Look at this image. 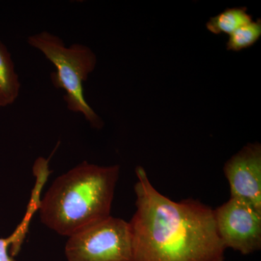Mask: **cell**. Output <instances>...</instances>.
<instances>
[{"label":"cell","instance_id":"cell-1","mask_svg":"<svg viewBox=\"0 0 261 261\" xmlns=\"http://www.w3.org/2000/svg\"><path fill=\"white\" fill-rule=\"evenodd\" d=\"M136 211L129 223L132 261H225L214 209L194 199L171 200L136 168Z\"/></svg>","mask_w":261,"mask_h":261},{"label":"cell","instance_id":"cell-2","mask_svg":"<svg viewBox=\"0 0 261 261\" xmlns=\"http://www.w3.org/2000/svg\"><path fill=\"white\" fill-rule=\"evenodd\" d=\"M118 165L81 163L57 178L39 204L41 221L70 237L111 216Z\"/></svg>","mask_w":261,"mask_h":261},{"label":"cell","instance_id":"cell-3","mask_svg":"<svg viewBox=\"0 0 261 261\" xmlns=\"http://www.w3.org/2000/svg\"><path fill=\"white\" fill-rule=\"evenodd\" d=\"M31 47L35 48L56 67L51 73L53 85L65 92L64 101L69 111L80 113L94 128L103 126V121L87 102L84 83L95 69L97 59L92 49L82 44L65 46L61 37L42 32L28 38Z\"/></svg>","mask_w":261,"mask_h":261},{"label":"cell","instance_id":"cell-4","mask_svg":"<svg viewBox=\"0 0 261 261\" xmlns=\"http://www.w3.org/2000/svg\"><path fill=\"white\" fill-rule=\"evenodd\" d=\"M65 253L68 261H132L129 223L109 216L69 237Z\"/></svg>","mask_w":261,"mask_h":261},{"label":"cell","instance_id":"cell-5","mask_svg":"<svg viewBox=\"0 0 261 261\" xmlns=\"http://www.w3.org/2000/svg\"><path fill=\"white\" fill-rule=\"evenodd\" d=\"M219 238L225 248L250 255L261 248V214L243 201L230 197L214 210Z\"/></svg>","mask_w":261,"mask_h":261},{"label":"cell","instance_id":"cell-6","mask_svg":"<svg viewBox=\"0 0 261 261\" xmlns=\"http://www.w3.org/2000/svg\"><path fill=\"white\" fill-rule=\"evenodd\" d=\"M224 173L232 198L261 214V145L248 143L226 161Z\"/></svg>","mask_w":261,"mask_h":261},{"label":"cell","instance_id":"cell-7","mask_svg":"<svg viewBox=\"0 0 261 261\" xmlns=\"http://www.w3.org/2000/svg\"><path fill=\"white\" fill-rule=\"evenodd\" d=\"M21 83L15 70L14 61L0 39V108L11 106L20 94Z\"/></svg>","mask_w":261,"mask_h":261},{"label":"cell","instance_id":"cell-8","mask_svg":"<svg viewBox=\"0 0 261 261\" xmlns=\"http://www.w3.org/2000/svg\"><path fill=\"white\" fill-rule=\"evenodd\" d=\"M252 20L246 8H230L212 17L206 23V28L214 34H226L229 36L244 24Z\"/></svg>","mask_w":261,"mask_h":261},{"label":"cell","instance_id":"cell-9","mask_svg":"<svg viewBox=\"0 0 261 261\" xmlns=\"http://www.w3.org/2000/svg\"><path fill=\"white\" fill-rule=\"evenodd\" d=\"M261 21H250L244 24L230 34L226 47L228 50L238 51L251 47L260 39Z\"/></svg>","mask_w":261,"mask_h":261},{"label":"cell","instance_id":"cell-10","mask_svg":"<svg viewBox=\"0 0 261 261\" xmlns=\"http://www.w3.org/2000/svg\"><path fill=\"white\" fill-rule=\"evenodd\" d=\"M25 237V231L18 227L9 238H0V261H16L13 257L20 252Z\"/></svg>","mask_w":261,"mask_h":261}]
</instances>
